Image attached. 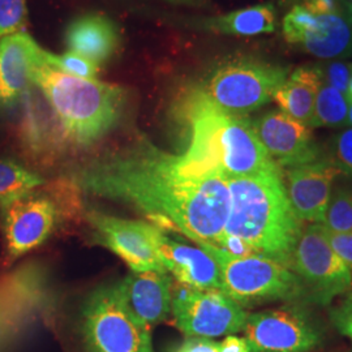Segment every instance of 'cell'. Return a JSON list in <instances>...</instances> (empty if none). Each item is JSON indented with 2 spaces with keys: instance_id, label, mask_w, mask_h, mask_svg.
I'll use <instances>...</instances> for the list:
<instances>
[{
  "instance_id": "4fadbf2b",
  "label": "cell",
  "mask_w": 352,
  "mask_h": 352,
  "mask_svg": "<svg viewBox=\"0 0 352 352\" xmlns=\"http://www.w3.org/2000/svg\"><path fill=\"white\" fill-rule=\"evenodd\" d=\"M87 219L96 241L118 254L132 272H166L144 222L122 219L97 210H89Z\"/></svg>"
},
{
  "instance_id": "484cf974",
  "label": "cell",
  "mask_w": 352,
  "mask_h": 352,
  "mask_svg": "<svg viewBox=\"0 0 352 352\" xmlns=\"http://www.w3.org/2000/svg\"><path fill=\"white\" fill-rule=\"evenodd\" d=\"M45 62L56 71L81 78L94 80L100 71L98 65L71 51L65 52L63 55H54L49 51H45Z\"/></svg>"
},
{
  "instance_id": "9a60e30c",
  "label": "cell",
  "mask_w": 352,
  "mask_h": 352,
  "mask_svg": "<svg viewBox=\"0 0 352 352\" xmlns=\"http://www.w3.org/2000/svg\"><path fill=\"white\" fill-rule=\"evenodd\" d=\"M145 231L164 270L180 285L197 289H221L218 265L208 252L171 239L161 227L145 223Z\"/></svg>"
},
{
  "instance_id": "7a4b0ae2",
  "label": "cell",
  "mask_w": 352,
  "mask_h": 352,
  "mask_svg": "<svg viewBox=\"0 0 352 352\" xmlns=\"http://www.w3.org/2000/svg\"><path fill=\"white\" fill-rule=\"evenodd\" d=\"M227 183L230 212L225 234L241 240L253 253L289 266L302 227L289 204L280 167L228 179Z\"/></svg>"
},
{
  "instance_id": "8992f818",
  "label": "cell",
  "mask_w": 352,
  "mask_h": 352,
  "mask_svg": "<svg viewBox=\"0 0 352 352\" xmlns=\"http://www.w3.org/2000/svg\"><path fill=\"white\" fill-rule=\"evenodd\" d=\"M89 352H153L151 327L126 305L119 283L93 291L81 312Z\"/></svg>"
},
{
  "instance_id": "ac0fdd59",
  "label": "cell",
  "mask_w": 352,
  "mask_h": 352,
  "mask_svg": "<svg viewBox=\"0 0 352 352\" xmlns=\"http://www.w3.org/2000/svg\"><path fill=\"white\" fill-rule=\"evenodd\" d=\"M43 51L25 32L0 41V109H12L21 102Z\"/></svg>"
},
{
  "instance_id": "4dcf8cb0",
  "label": "cell",
  "mask_w": 352,
  "mask_h": 352,
  "mask_svg": "<svg viewBox=\"0 0 352 352\" xmlns=\"http://www.w3.org/2000/svg\"><path fill=\"white\" fill-rule=\"evenodd\" d=\"M322 226V225H321ZM324 227V226H322ZM329 244L352 274V232H333L324 227Z\"/></svg>"
},
{
  "instance_id": "2e32d148",
  "label": "cell",
  "mask_w": 352,
  "mask_h": 352,
  "mask_svg": "<svg viewBox=\"0 0 352 352\" xmlns=\"http://www.w3.org/2000/svg\"><path fill=\"white\" fill-rule=\"evenodd\" d=\"M338 166L329 160L289 167L283 179L289 204L302 222L321 223L331 199V186L340 175Z\"/></svg>"
},
{
  "instance_id": "30bf717a",
  "label": "cell",
  "mask_w": 352,
  "mask_h": 352,
  "mask_svg": "<svg viewBox=\"0 0 352 352\" xmlns=\"http://www.w3.org/2000/svg\"><path fill=\"white\" fill-rule=\"evenodd\" d=\"M282 28L287 42L320 59L352 56V6L346 1L331 13L296 6L285 16Z\"/></svg>"
},
{
  "instance_id": "f546056e",
  "label": "cell",
  "mask_w": 352,
  "mask_h": 352,
  "mask_svg": "<svg viewBox=\"0 0 352 352\" xmlns=\"http://www.w3.org/2000/svg\"><path fill=\"white\" fill-rule=\"evenodd\" d=\"M334 164L340 171L352 175V128L343 131L338 135L334 144Z\"/></svg>"
},
{
  "instance_id": "d6986e66",
  "label": "cell",
  "mask_w": 352,
  "mask_h": 352,
  "mask_svg": "<svg viewBox=\"0 0 352 352\" xmlns=\"http://www.w3.org/2000/svg\"><path fill=\"white\" fill-rule=\"evenodd\" d=\"M119 286L129 309L146 327H155L170 315L173 285L167 272H132Z\"/></svg>"
},
{
  "instance_id": "f1b7e54d",
  "label": "cell",
  "mask_w": 352,
  "mask_h": 352,
  "mask_svg": "<svg viewBox=\"0 0 352 352\" xmlns=\"http://www.w3.org/2000/svg\"><path fill=\"white\" fill-rule=\"evenodd\" d=\"M330 320L340 334L352 342V294L330 311Z\"/></svg>"
},
{
  "instance_id": "ffe728a7",
  "label": "cell",
  "mask_w": 352,
  "mask_h": 352,
  "mask_svg": "<svg viewBox=\"0 0 352 352\" xmlns=\"http://www.w3.org/2000/svg\"><path fill=\"white\" fill-rule=\"evenodd\" d=\"M119 29L113 20L100 13H88L75 19L65 32V43L71 52L96 65L111 59L119 47Z\"/></svg>"
},
{
  "instance_id": "cb8c5ba5",
  "label": "cell",
  "mask_w": 352,
  "mask_h": 352,
  "mask_svg": "<svg viewBox=\"0 0 352 352\" xmlns=\"http://www.w3.org/2000/svg\"><path fill=\"white\" fill-rule=\"evenodd\" d=\"M350 102L346 94L321 82L316 96L315 109L309 126H340L347 124Z\"/></svg>"
},
{
  "instance_id": "e0dca14e",
  "label": "cell",
  "mask_w": 352,
  "mask_h": 352,
  "mask_svg": "<svg viewBox=\"0 0 352 352\" xmlns=\"http://www.w3.org/2000/svg\"><path fill=\"white\" fill-rule=\"evenodd\" d=\"M20 103L23 106L20 141L26 154L37 161L55 158L68 141L49 102L42 91L32 84Z\"/></svg>"
},
{
  "instance_id": "4316f807",
  "label": "cell",
  "mask_w": 352,
  "mask_h": 352,
  "mask_svg": "<svg viewBox=\"0 0 352 352\" xmlns=\"http://www.w3.org/2000/svg\"><path fill=\"white\" fill-rule=\"evenodd\" d=\"M26 21V0H0V41L23 32Z\"/></svg>"
},
{
  "instance_id": "1f68e13d",
  "label": "cell",
  "mask_w": 352,
  "mask_h": 352,
  "mask_svg": "<svg viewBox=\"0 0 352 352\" xmlns=\"http://www.w3.org/2000/svg\"><path fill=\"white\" fill-rule=\"evenodd\" d=\"M173 352H218V343L208 338H188Z\"/></svg>"
},
{
  "instance_id": "d590c367",
  "label": "cell",
  "mask_w": 352,
  "mask_h": 352,
  "mask_svg": "<svg viewBox=\"0 0 352 352\" xmlns=\"http://www.w3.org/2000/svg\"><path fill=\"white\" fill-rule=\"evenodd\" d=\"M346 97L349 102H352V76L350 78V82H349V88H347V93H346Z\"/></svg>"
},
{
  "instance_id": "9c48e42d",
  "label": "cell",
  "mask_w": 352,
  "mask_h": 352,
  "mask_svg": "<svg viewBox=\"0 0 352 352\" xmlns=\"http://www.w3.org/2000/svg\"><path fill=\"white\" fill-rule=\"evenodd\" d=\"M171 311L175 325L192 338H215L243 331L247 312L221 289H192L179 285L173 289Z\"/></svg>"
},
{
  "instance_id": "603a6c76",
  "label": "cell",
  "mask_w": 352,
  "mask_h": 352,
  "mask_svg": "<svg viewBox=\"0 0 352 352\" xmlns=\"http://www.w3.org/2000/svg\"><path fill=\"white\" fill-rule=\"evenodd\" d=\"M45 184V179L12 160H0V209L11 205Z\"/></svg>"
},
{
  "instance_id": "ba28073f",
  "label": "cell",
  "mask_w": 352,
  "mask_h": 352,
  "mask_svg": "<svg viewBox=\"0 0 352 352\" xmlns=\"http://www.w3.org/2000/svg\"><path fill=\"white\" fill-rule=\"evenodd\" d=\"M289 266L312 302L329 304L351 289V272L329 244L320 223L302 228Z\"/></svg>"
},
{
  "instance_id": "5bb4252c",
  "label": "cell",
  "mask_w": 352,
  "mask_h": 352,
  "mask_svg": "<svg viewBox=\"0 0 352 352\" xmlns=\"http://www.w3.org/2000/svg\"><path fill=\"white\" fill-rule=\"evenodd\" d=\"M265 151L279 167H295L318 160L311 128L280 110H272L251 122Z\"/></svg>"
},
{
  "instance_id": "6da1fadb",
  "label": "cell",
  "mask_w": 352,
  "mask_h": 352,
  "mask_svg": "<svg viewBox=\"0 0 352 352\" xmlns=\"http://www.w3.org/2000/svg\"><path fill=\"white\" fill-rule=\"evenodd\" d=\"M71 182L81 192L129 204L195 243L214 245L225 234L230 212L227 179L193 173L180 155L149 142L77 168Z\"/></svg>"
},
{
  "instance_id": "836d02e7",
  "label": "cell",
  "mask_w": 352,
  "mask_h": 352,
  "mask_svg": "<svg viewBox=\"0 0 352 352\" xmlns=\"http://www.w3.org/2000/svg\"><path fill=\"white\" fill-rule=\"evenodd\" d=\"M340 0H305V8L315 13H331L338 10Z\"/></svg>"
},
{
  "instance_id": "8fae6325",
  "label": "cell",
  "mask_w": 352,
  "mask_h": 352,
  "mask_svg": "<svg viewBox=\"0 0 352 352\" xmlns=\"http://www.w3.org/2000/svg\"><path fill=\"white\" fill-rule=\"evenodd\" d=\"M243 331L251 352H309L321 342L314 318L298 305L248 315Z\"/></svg>"
},
{
  "instance_id": "3957f363",
  "label": "cell",
  "mask_w": 352,
  "mask_h": 352,
  "mask_svg": "<svg viewBox=\"0 0 352 352\" xmlns=\"http://www.w3.org/2000/svg\"><path fill=\"white\" fill-rule=\"evenodd\" d=\"M183 113L190 141L180 157L190 171L228 180L278 166L256 136L251 120L222 111L200 89L189 94Z\"/></svg>"
},
{
  "instance_id": "83f0119b",
  "label": "cell",
  "mask_w": 352,
  "mask_h": 352,
  "mask_svg": "<svg viewBox=\"0 0 352 352\" xmlns=\"http://www.w3.org/2000/svg\"><path fill=\"white\" fill-rule=\"evenodd\" d=\"M318 72L324 82L330 87L340 90L342 93H347L349 82L352 76V64L343 62H327L321 65H317Z\"/></svg>"
},
{
  "instance_id": "7402d4cb",
  "label": "cell",
  "mask_w": 352,
  "mask_h": 352,
  "mask_svg": "<svg viewBox=\"0 0 352 352\" xmlns=\"http://www.w3.org/2000/svg\"><path fill=\"white\" fill-rule=\"evenodd\" d=\"M206 30L228 36H258L277 29V13L272 3L257 4L234 12L208 19L202 23Z\"/></svg>"
},
{
  "instance_id": "e575fe53",
  "label": "cell",
  "mask_w": 352,
  "mask_h": 352,
  "mask_svg": "<svg viewBox=\"0 0 352 352\" xmlns=\"http://www.w3.org/2000/svg\"><path fill=\"white\" fill-rule=\"evenodd\" d=\"M168 1H173L176 4H188V6H195V4H199L201 0H168Z\"/></svg>"
},
{
  "instance_id": "44dd1931",
  "label": "cell",
  "mask_w": 352,
  "mask_h": 352,
  "mask_svg": "<svg viewBox=\"0 0 352 352\" xmlns=\"http://www.w3.org/2000/svg\"><path fill=\"white\" fill-rule=\"evenodd\" d=\"M321 82L322 78L317 65L300 67L286 78L273 100L277 102L280 111L309 126Z\"/></svg>"
},
{
  "instance_id": "7c38bea8",
  "label": "cell",
  "mask_w": 352,
  "mask_h": 352,
  "mask_svg": "<svg viewBox=\"0 0 352 352\" xmlns=\"http://www.w3.org/2000/svg\"><path fill=\"white\" fill-rule=\"evenodd\" d=\"M58 214L54 200L37 192L0 209L7 264H12L49 239Z\"/></svg>"
},
{
  "instance_id": "74e56055",
  "label": "cell",
  "mask_w": 352,
  "mask_h": 352,
  "mask_svg": "<svg viewBox=\"0 0 352 352\" xmlns=\"http://www.w3.org/2000/svg\"><path fill=\"white\" fill-rule=\"evenodd\" d=\"M352 352V351H351Z\"/></svg>"
},
{
  "instance_id": "5b68a950",
  "label": "cell",
  "mask_w": 352,
  "mask_h": 352,
  "mask_svg": "<svg viewBox=\"0 0 352 352\" xmlns=\"http://www.w3.org/2000/svg\"><path fill=\"white\" fill-rule=\"evenodd\" d=\"M219 269L221 291L241 307L265 302H294L305 296L299 278L282 263L263 254L234 256L208 243H196Z\"/></svg>"
},
{
  "instance_id": "8d00e7d4",
  "label": "cell",
  "mask_w": 352,
  "mask_h": 352,
  "mask_svg": "<svg viewBox=\"0 0 352 352\" xmlns=\"http://www.w3.org/2000/svg\"><path fill=\"white\" fill-rule=\"evenodd\" d=\"M347 124L352 126V102H350V109H349V118H347Z\"/></svg>"
},
{
  "instance_id": "d4e9b609",
  "label": "cell",
  "mask_w": 352,
  "mask_h": 352,
  "mask_svg": "<svg viewBox=\"0 0 352 352\" xmlns=\"http://www.w3.org/2000/svg\"><path fill=\"white\" fill-rule=\"evenodd\" d=\"M320 225L333 232H352V190H340L330 199Z\"/></svg>"
},
{
  "instance_id": "d6a6232c",
  "label": "cell",
  "mask_w": 352,
  "mask_h": 352,
  "mask_svg": "<svg viewBox=\"0 0 352 352\" xmlns=\"http://www.w3.org/2000/svg\"><path fill=\"white\" fill-rule=\"evenodd\" d=\"M218 352H251V349L244 337L227 336L225 340L218 343Z\"/></svg>"
},
{
  "instance_id": "277c9868",
  "label": "cell",
  "mask_w": 352,
  "mask_h": 352,
  "mask_svg": "<svg viewBox=\"0 0 352 352\" xmlns=\"http://www.w3.org/2000/svg\"><path fill=\"white\" fill-rule=\"evenodd\" d=\"M32 80L56 115L65 139L74 145H93L120 120L126 104L123 89L56 71L45 62V51Z\"/></svg>"
},
{
  "instance_id": "52a82bcc",
  "label": "cell",
  "mask_w": 352,
  "mask_h": 352,
  "mask_svg": "<svg viewBox=\"0 0 352 352\" xmlns=\"http://www.w3.org/2000/svg\"><path fill=\"white\" fill-rule=\"evenodd\" d=\"M287 77L282 65L234 60L217 67L200 90L222 111L243 116L272 101Z\"/></svg>"
}]
</instances>
